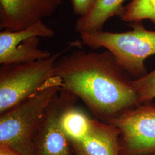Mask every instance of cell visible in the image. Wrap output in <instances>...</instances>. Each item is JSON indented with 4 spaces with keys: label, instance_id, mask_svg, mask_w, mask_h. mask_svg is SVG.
Instances as JSON below:
<instances>
[{
    "label": "cell",
    "instance_id": "cell-1",
    "mask_svg": "<svg viewBox=\"0 0 155 155\" xmlns=\"http://www.w3.org/2000/svg\"><path fill=\"white\" fill-rule=\"evenodd\" d=\"M54 72L61 79V89L81 99L101 121L110 123L140 105L133 79L107 50L97 53L77 49L62 55Z\"/></svg>",
    "mask_w": 155,
    "mask_h": 155
},
{
    "label": "cell",
    "instance_id": "cell-2",
    "mask_svg": "<svg viewBox=\"0 0 155 155\" xmlns=\"http://www.w3.org/2000/svg\"><path fill=\"white\" fill-rule=\"evenodd\" d=\"M61 86L55 76L38 93L0 114V144L20 155H35V140L45 113Z\"/></svg>",
    "mask_w": 155,
    "mask_h": 155
},
{
    "label": "cell",
    "instance_id": "cell-3",
    "mask_svg": "<svg viewBox=\"0 0 155 155\" xmlns=\"http://www.w3.org/2000/svg\"><path fill=\"white\" fill-rule=\"evenodd\" d=\"M129 24L133 29L127 32L102 31L79 35L82 44L110 51L122 69L135 80L148 73L145 61L155 55V31L146 29L142 22Z\"/></svg>",
    "mask_w": 155,
    "mask_h": 155
},
{
    "label": "cell",
    "instance_id": "cell-4",
    "mask_svg": "<svg viewBox=\"0 0 155 155\" xmlns=\"http://www.w3.org/2000/svg\"><path fill=\"white\" fill-rule=\"evenodd\" d=\"M79 43L72 42L66 49L36 61L0 67V114L38 93L55 77L56 61L66 51Z\"/></svg>",
    "mask_w": 155,
    "mask_h": 155
},
{
    "label": "cell",
    "instance_id": "cell-5",
    "mask_svg": "<svg viewBox=\"0 0 155 155\" xmlns=\"http://www.w3.org/2000/svg\"><path fill=\"white\" fill-rule=\"evenodd\" d=\"M121 132V155H155V105L140 104L111 121Z\"/></svg>",
    "mask_w": 155,
    "mask_h": 155
},
{
    "label": "cell",
    "instance_id": "cell-6",
    "mask_svg": "<svg viewBox=\"0 0 155 155\" xmlns=\"http://www.w3.org/2000/svg\"><path fill=\"white\" fill-rule=\"evenodd\" d=\"M55 31L43 20L17 31L5 29L0 32L1 64H21L36 61L51 55L39 48V38H51Z\"/></svg>",
    "mask_w": 155,
    "mask_h": 155
},
{
    "label": "cell",
    "instance_id": "cell-7",
    "mask_svg": "<svg viewBox=\"0 0 155 155\" xmlns=\"http://www.w3.org/2000/svg\"><path fill=\"white\" fill-rule=\"evenodd\" d=\"M78 98L61 89L47 109L35 140V155H72L71 144L61 129L63 114L75 105Z\"/></svg>",
    "mask_w": 155,
    "mask_h": 155
},
{
    "label": "cell",
    "instance_id": "cell-8",
    "mask_svg": "<svg viewBox=\"0 0 155 155\" xmlns=\"http://www.w3.org/2000/svg\"><path fill=\"white\" fill-rule=\"evenodd\" d=\"M62 0H0L1 29L17 31L52 16Z\"/></svg>",
    "mask_w": 155,
    "mask_h": 155
},
{
    "label": "cell",
    "instance_id": "cell-9",
    "mask_svg": "<svg viewBox=\"0 0 155 155\" xmlns=\"http://www.w3.org/2000/svg\"><path fill=\"white\" fill-rule=\"evenodd\" d=\"M121 132L116 125L94 118L87 136L71 143L72 155H121Z\"/></svg>",
    "mask_w": 155,
    "mask_h": 155
},
{
    "label": "cell",
    "instance_id": "cell-10",
    "mask_svg": "<svg viewBox=\"0 0 155 155\" xmlns=\"http://www.w3.org/2000/svg\"><path fill=\"white\" fill-rule=\"evenodd\" d=\"M125 0H97L86 15L78 18L75 30L79 33H95L103 31L106 22L112 17L118 16Z\"/></svg>",
    "mask_w": 155,
    "mask_h": 155
},
{
    "label": "cell",
    "instance_id": "cell-11",
    "mask_svg": "<svg viewBox=\"0 0 155 155\" xmlns=\"http://www.w3.org/2000/svg\"><path fill=\"white\" fill-rule=\"evenodd\" d=\"M93 119L75 105L64 111L60 124L63 132L70 143L79 142L86 138L92 127Z\"/></svg>",
    "mask_w": 155,
    "mask_h": 155
},
{
    "label": "cell",
    "instance_id": "cell-12",
    "mask_svg": "<svg viewBox=\"0 0 155 155\" xmlns=\"http://www.w3.org/2000/svg\"><path fill=\"white\" fill-rule=\"evenodd\" d=\"M118 17L129 24L148 20L155 25V0H132L124 6Z\"/></svg>",
    "mask_w": 155,
    "mask_h": 155
},
{
    "label": "cell",
    "instance_id": "cell-13",
    "mask_svg": "<svg viewBox=\"0 0 155 155\" xmlns=\"http://www.w3.org/2000/svg\"><path fill=\"white\" fill-rule=\"evenodd\" d=\"M133 84L139 103H151L155 98V68L144 77L133 80Z\"/></svg>",
    "mask_w": 155,
    "mask_h": 155
},
{
    "label": "cell",
    "instance_id": "cell-14",
    "mask_svg": "<svg viewBox=\"0 0 155 155\" xmlns=\"http://www.w3.org/2000/svg\"><path fill=\"white\" fill-rule=\"evenodd\" d=\"M97 0H71L74 13L80 17H83L89 13Z\"/></svg>",
    "mask_w": 155,
    "mask_h": 155
},
{
    "label": "cell",
    "instance_id": "cell-15",
    "mask_svg": "<svg viewBox=\"0 0 155 155\" xmlns=\"http://www.w3.org/2000/svg\"><path fill=\"white\" fill-rule=\"evenodd\" d=\"M0 155H20L12 150L8 146L4 144H0Z\"/></svg>",
    "mask_w": 155,
    "mask_h": 155
}]
</instances>
